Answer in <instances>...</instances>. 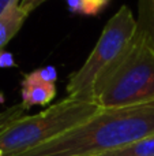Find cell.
<instances>
[{"instance_id":"obj_11","label":"cell","mask_w":154,"mask_h":156,"mask_svg":"<svg viewBox=\"0 0 154 156\" xmlns=\"http://www.w3.org/2000/svg\"><path fill=\"white\" fill-rule=\"evenodd\" d=\"M16 63L14 56L7 51H3L0 52V67L5 69V67H15Z\"/></svg>"},{"instance_id":"obj_2","label":"cell","mask_w":154,"mask_h":156,"mask_svg":"<svg viewBox=\"0 0 154 156\" xmlns=\"http://www.w3.org/2000/svg\"><path fill=\"white\" fill-rule=\"evenodd\" d=\"M154 101V43L141 29L97 80L93 103L102 110Z\"/></svg>"},{"instance_id":"obj_13","label":"cell","mask_w":154,"mask_h":156,"mask_svg":"<svg viewBox=\"0 0 154 156\" xmlns=\"http://www.w3.org/2000/svg\"><path fill=\"white\" fill-rule=\"evenodd\" d=\"M0 156H3V155H0Z\"/></svg>"},{"instance_id":"obj_12","label":"cell","mask_w":154,"mask_h":156,"mask_svg":"<svg viewBox=\"0 0 154 156\" xmlns=\"http://www.w3.org/2000/svg\"><path fill=\"white\" fill-rule=\"evenodd\" d=\"M19 2H21V0H0V16L3 15V12H4L7 8H10L11 5H14V4H18Z\"/></svg>"},{"instance_id":"obj_7","label":"cell","mask_w":154,"mask_h":156,"mask_svg":"<svg viewBox=\"0 0 154 156\" xmlns=\"http://www.w3.org/2000/svg\"><path fill=\"white\" fill-rule=\"evenodd\" d=\"M95 156H154V134Z\"/></svg>"},{"instance_id":"obj_8","label":"cell","mask_w":154,"mask_h":156,"mask_svg":"<svg viewBox=\"0 0 154 156\" xmlns=\"http://www.w3.org/2000/svg\"><path fill=\"white\" fill-rule=\"evenodd\" d=\"M138 29L143 30L154 43V0H138Z\"/></svg>"},{"instance_id":"obj_9","label":"cell","mask_w":154,"mask_h":156,"mask_svg":"<svg viewBox=\"0 0 154 156\" xmlns=\"http://www.w3.org/2000/svg\"><path fill=\"white\" fill-rule=\"evenodd\" d=\"M25 116V108L22 104H15L5 110L0 111V134L4 132L7 127H10L14 122Z\"/></svg>"},{"instance_id":"obj_4","label":"cell","mask_w":154,"mask_h":156,"mask_svg":"<svg viewBox=\"0 0 154 156\" xmlns=\"http://www.w3.org/2000/svg\"><path fill=\"white\" fill-rule=\"evenodd\" d=\"M138 22L127 5L106 22L95 47L83 66L68 77L65 86L67 97L93 103V89L97 80L119 59L135 36Z\"/></svg>"},{"instance_id":"obj_1","label":"cell","mask_w":154,"mask_h":156,"mask_svg":"<svg viewBox=\"0 0 154 156\" xmlns=\"http://www.w3.org/2000/svg\"><path fill=\"white\" fill-rule=\"evenodd\" d=\"M154 134V101L100 110L62 136L16 156H95Z\"/></svg>"},{"instance_id":"obj_5","label":"cell","mask_w":154,"mask_h":156,"mask_svg":"<svg viewBox=\"0 0 154 156\" xmlns=\"http://www.w3.org/2000/svg\"><path fill=\"white\" fill-rule=\"evenodd\" d=\"M21 85V104L25 111L34 105H48L56 97V83L41 76L40 69L26 74Z\"/></svg>"},{"instance_id":"obj_6","label":"cell","mask_w":154,"mask_h":156,"mask_svg":"<svg viewBox=\"0 0 154 156\" xmlns=\"http://www.w3.org/2000/svg\"><path fill=\"white\" fill-rule=\"evenodd\" d=\"M29 14L21 7V4H14L3 12L0 16V52L4 51L7 44L15 37V34L23 26Z\"/></svg>"},{"instance_id":"obj_10","label":"cell","mask_w":154,"mask_h":156,"mask_svg":"<svg viewBox=\"0 0 154 156\" xmlns=\"http://www.w3.org/2000/svg\"><path fill=\"white\" fill-rule=\"evenodd\" d=\"M45 2H46V0H21V2H19V4H21V7L23 8L27 14H30V12H33L35 8H38L41 4H42V3H45Z\"/></svg>"},{"instance_id":"obj_3","label":"cell","mask_w":154,"mask_h":156,"mask_svg":"<svg viewBox=\"0 0 154 156\" xmlns=\"http://www.w3.org/2000/svg\"><path fill=\"white\" fill-rule=\"evenodd\" d=\"M97 104L65 97L35 115L18 119L0 134V155L16 156L62 136L98 112Z\"/></svg>"}]
</instances>
